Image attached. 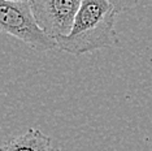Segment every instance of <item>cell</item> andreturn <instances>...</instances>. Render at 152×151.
Segmentation results:
<instances>
[{
    "mask_svg": "<svg viewBox=\"0 0 152 151\" xmlns=\"http://www.w3.org/2000/svg\"><path fill=\"white\" fill-rule=\"evenodd\" d=\"M16 1H26V3H29L30 0H16Z\"/></svg>",
    "mask_w": 152,
    "mask_h": 151,
    "instance_id": "8992f818",
    "label": "cell"
},
{
    "mask_svg": "<svg viewBox=\"0 0 152 151\" xmlns=\"http://www.w3.org/2000/svg\"><path fill=\"white\" fill-rule=\"evenodd\" d=\"M0 32L5 33L35 51H48L56 47L55 39L38 27L30 4L16 0H0Z\"/></svg>",
    "mask_w": 152,
    "mask_h": 151,
    "instance_id": "7a4b0ae2",
    "label": "cell"
},
{
    "mask_svg": "<svg viewBox=\"0 0 152 151\" xmlns=\"http://www.w3.org/2000/svg\"><path fill=\"white\" fill-rule=\"evenodd\" d=\"M0 151H56L51 146V138L39 129H29L23 134L9 139Z\"/></svg>",
    "mask_w": 152,
    "mask_h": 151,
    "instance_id": "277c9868",
    "label": "cell"
},
{
    "mask_svg": "<svg viewBox=\"0 0 152 151\" xmlns=\"http://www.w3.org/2000/svg\"><path fill=\"white\" fill-rule=\"evenodd\" d=\"M56 151H61V150H56Z\"/></svg>",
    "mask_w": 152,
    "mask_h": 151,
    "instance_id": "52a82bcc",
    "label": "cell"
},
{
    "mask_svg": "<svg viewBox=\"0 0 152 151\" xmlns=\"http://www.w3.org/2000/svg\"><path fill=\"white\" fill-rule=\"evenodd\" d=\"M116 11L108 0H82L68 34L55 38L58 50L72 55L115 47Z\"/></svg>",
    "mask_w": 152,
    "mask_h": 151,
    "instance_id": "6da1fadb",
    "label": "cell"
},
{
    "mask_svg": "<svg viewBox=\"0 0 152 151\" xmlns=\"http://www.w3.org/2000/svg\"><path fill=\"white\" fill-rule=\"evenodd\" d=\"M82 0H30L35 23L51 38L63 37L70 30Z\"/></svg>",
    "mask_w": 152,
    "mask_h": 151,
    "instance_id": "3957f363",
    "label": "cell"
},
{
    "mask_svg": "<svg viewBox=\"0 0 152 151\" xmlns=\"http://www.w3.org/2000/svg\"><path fill=\"white\" fill-rule=\"evenodd\" d=\"M108 1L115 8L116 13H121V12H126L129 9L134 8L139 0H108Z\"/></svg>",
    "mask_w": 152,
    "mask_h": 151,
    "instance_id": "5b68a950",
    "label": "cell"
}]
</instances>
